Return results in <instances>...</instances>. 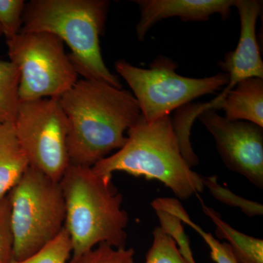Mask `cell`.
<instances>
[{
  "label": "cell",
  "instance_id": "cell-11",
  "mask_svg": "<svg viewBox=\"0 0 263 263\" xmlns=\"http://www.w3.org/2000/svg\"><path fill=\"white\" fill-rule=\"evenodd\" d=\"M141 18L136 26L138 41H143L155 24L178 17L183 22H207L212 15L229 18L235 0H136Z\"/></svg>",
  "mask_w": 263,
  "mask_h": 263
},
{
  "label": "cell",
  "instance_id": "cell-9",
  "mask_svg": "<svg viewBox=\"0 0 263 263\" xmlns=\"http://www.w3.org/2000/svg\"><path fill=\"white\" fill-rule=\"evenodd\" d=\"M212 134L226 167L263 188V127L230 120L209 109L197 117Z\"/></svg>",
  "mask_w": 263,
  "mask_h": 263
},
{
  "label": "cell",
  "instance_id": "cell-13",
  "mask_svg": "<svg viewBox=\"0 0 263 263\" xmlns=\"http://www.w3.org/2000/svg\"><path fill=\"white\" fill-rule=\"evenodd\" d=\"M29 167L14 123L0 124V200L8 195Z\"/></svg>",
  "mask_w": 263,
  "mask_h": 263
},
{
  "label": "cell",
  "instance_id": "cell-23",
  "mask_svg": "<svg viewBox=\"0 0 263 263\" xmlns=\"http://www.w3.org/2000/svg\"><path fill=\"white\" fill-rule=\"evenodd\" d=\"M13 237L8 195L0 200V263L13 261Z\"/></svg>",
  "mask_w": 263,
  "mask_h": 263
},
{
  "label": "cell",
  "instance_id": "cell-14",
  "mask_svg": "<svg viewBox=\"0 0 263 263\" xmlns=\"http://www.w3.org/2000/svg\"><path fill=\"white\" fill-rule=\"evenodd\" d=\"M202 210L215 224L218 239L226 240L238 263H263V240L246 235L232 228L220 214L208 206L199 196Z\"/></svg>",
  "mask_w": 263,
  "mask_h": 263
},
{
  "label": "cell",
  "instance_id": "cell-1",
  "mask_svg": "<svg viewBox=\"0 0 263 263\" xmlns=\"http://www.w3.org/2000/svg\"><path fill=\"white\" fill-rule=\"evenodd\" d=\"M68 121L70 164L93 167L127 141L124 136L141 117L129 91L82 79L60 98Z\"/></svg>",
  "mask_w": 263,
  "mask_h": 263
},
{
  "label": "cell",
  "instance_id": "cell-8",
  "mask_svg": "<svg viewBox=\"0 0 263 263\" xmlns=\"http://www.w3.org/2000/svg\"><path fill=\"white\" fill-rule=\"evenodd\" d=\"M14 127L29 166L60 182L70 164L68 121L60 98L20 102Z\"/></svg>",
  "mask_w": 263,
  "mask_h": 263
},
{
  "label": "cell",
  "instance_id": "cell-10",
  "mask_svg": "<svg viewBox=\"0 0 263 263\" xmlns=\"http://www.w3.org/2000/svg\"><path fill=\"white\" fill-rule=\"evenodd\" d=\"M240 21V34L238 46L228 52L218 63L229 82L219 96L224 97L235 85L250 78L263 79V62L257 36L256 24L262 10V2L258 0H235Z\"/></svg>",
  "mask_w": 263,
  "mask_h": 263
},
{
  "label": "cell",
  "instance_id": "cell-22",
  "mask_svg": "<svg viewBox=\"0 0 263 263\" xmlns=\"http://www.w3.org/2000/svg\"><path fill=\"white\" fill-rule=\"evenodd\" d=\"M25 6L24 0H0V28L6 41L20 33Z\"/></svg>",
  "mask_w": 263,
  "mask_h": 263
},
{
  "label": "cell",
  "instance_id": "cell-18",
  "mask_svg": "<svg viewBox=\"0 0 263 263\" xmlns=\"http://www.w3.org/2000/svg\"><path fill=\"white\" fill-rule=\"evenodd\" d=\"M202 182H203L204 187H206L212 194V196L221 203L239 209L249 217L262 215V204L258 202L247 200L239 195H235L228 188L221 186L218 181L217 176L202 177Z\"/></svg>",
  "mask_w": 263,
  "mask_h": 263
},
{
  "label": "cell",
  "instance_id": "cell-16",
  "mask_svg": "<svg viewBox=\"0 0 263 263\" xmlns=\"http://www.w3.org/2000/svg\"><path fill=\"white\" fill-rule=\"evenodd\" d=\"M160 221L161 229L176 242L181 254L189 263H197L193 257L190 242L181 219L170 208L165 197H158L152 202Z\"/></svg>",
  "mask_w": 263,
  "mask_h": 263
},
{
  "label": "cell",
  "instance_id": "cell-15",
  "mask_svg": "<svg viewBox=\"0 0 263 263\" xmlns=\"http://www.w3.org/2000/svg\"><path fill=\"white\" fill-rule=\"evenodd\" d=\"M20 73L10 61L0 60V124L14 123L18 113Z\"/></svg>",
  "mask_w": 263,
  "mask_h": 263
},
{
  "label": "cell",
  "instance_id": "cell-21",
  "mask_svg": "<svg viewBox=\"0 0 263 263\" xmlns=\"http://www.w3.org/2000/svg\"><path fill=\"white\" fill-rule=\"evenodd\" d=\"M67 263H136L133 248L117 249L107 243H100Z\"/></svg>",
  "mask_w": 263,
  "mask_h": 263
},
{
  "label": "cell",
  "instance_id": "cell-7",
  "mask_svg": "<svg viewBox=\"0 0 263 263\" xmlns=\"http://www.w3.org/2000/svg\"><path fill=\"white\" fill-rule=\"evenodd\" d=\"M10 61L20 73L21 102L60 98L75 85L79 74L63 41L48 32H20L7 41Z\"/></svg>",
  "mask_w": 263,
  "mask_h": 263
},
{
  "label": "cell",
  "instance_id": "cell-24",
  "mask_svg": "<svg viewBox=\"0 0 263 263\" xmlns=\"http://www.w3.org/2000/svg\"><path fill=\"white\" fill-rule=\"evenodd\" d=\"M3 34V32H2L1 28H0V35H2Z\"/></svg>",
  "mask_w": 263,
  "mask_h": 263
},
{
  "label": "cell",
  "instance_id": "cell-3",
  "mask_svg": "<svg viewBox=\"0 0 263 263\" xmlns=\"http://www.w3.org/2000/svg\"><path fill=\"white\" fill-rule=\"evenodd\" d=\"M109 6L106 0H32L26 3L20 32L54 34L70 48L68 57L79 76L122 89L100 48Z\"/></svg>",
  "mask_w": 263,
  "mask_h": 263
},
{
  "label": "cell",
  "instance_id": "cell-2",
  "mask_svg": "<svg viewBox=\"0 0 263 263\" xmlns=\"http://www.w3.org/2000/svg\"><path fill=\"white\" fill-rule=\"evenodd\" d=\"M112 177L96 174L91 167L70 164L60 180L72 257L103 243L125 248L129 216Z\"/></svg>",
  "mask_w": 263,
  "mask_h": 263
},
{
  "label": "cell",
  "instance_id": "cell-12",
  "mask_svg": "<svg viewBox=\"0 0 263 263\" xmlns=\"http://www.w3.org/2000/svg\"><path fill=\"white\" fill-rule=\"evenodd\" d=\"M205 108L224 110L226 119L245 121L263 127V79L240 81L219 100L205 103Z\"/></svg>",
  "mask_w": 263,
  "mask_h": 263
},
{
  "label": "cell",
  "instance_id": "cell-4",
  "mask_svg": "<svg viewBox=\"0 0 263 263\" xmlns=\"http://www.w3.org/2000/svg\"><path fill=\"white\" fill-rule=\"evenodd\" d=\"M127 133V141L122 148L91 167L95 174L113 176L122 171L157 180L181 200L203 192L202 176L183 158L170 116L151 123L141 116Z\"/></svg>",
  "mask_w": 263,
  "mask_h": 263
},
{
  "label": "cell",
  "instance_id": "cell-19",
  "mask_svg": "<svg viewBox=\"0 0 263 263\" xmlns=\"http://www.w3.org/2000/svg\"><path fill=\"white\" fill-rule=\"evenodd\" d=\"M72 247L68 232L63 228L51 242L30 257L11 263H67L72 256Z\"/></svg>",
  "mask_w": 263,
  "mask_h": 263
},
{
  "label": "cell",
  "instance_id": "cell-5",
  "mask_svg": "<svg viewBox=\"0 0 263 263\" xmlns=\"http://www.w3.org/2000/svg\"><path fill=\"white\" fill-rule=\"evenodd\" d=\"M13 261L30 257L61 233L66 208L60 182L29 167L8 194Z\"/></svg>",
  "mask_w": 263,
  "mask_h": 263
},
{
  "label": "cell",
  "instance_id": "cell-20",
  "mask_svg": "<svg viewBox=\"0 0 263 263\" xmlns=\"http://www.w3.org/2000/svg\"><path fill=\"white\" fill-rule=\"evenodd\" d=\"M153 242L147 252L145 263H189L169 235L160 226L154 230Z\"/></svg>",
  "mask_w": 263,
  "mask_h": 263
},
{
  "label": "cell",
  "instance_id": "cell-17",
  "mask_svg": "<svg viewBox=\"0 0 263 263\" xmlns=\"http://www.w3.org/2000/svg\"><path fill=\"white\" fill-rule=\"evenodd\" d=\"M167 204L171 209L177 214L182 222L193 228L202 237V239L205 240V243L210 249L211 257L214 262L216 263H238L235 259L228 243L226 242L220 243L211 233L204 231L198 224L194 222L190 219L188 213L186 212L179 200L169 197L167 199Z\"/></svg>",
  "mask_w": 263,
  "mask_h": 263
},
{
  "label": "cell",
  "instance_id": "cell-6",
  "mask_svg": "<svg viewBox=\"0 0 263 263\" xmlns=\"http://www.w3.org/2000/svg\"><path fill=\"white\" fill-rule=\"evenodd\" d=\"M177 67L171 59L164 56L157 57L148 69L125 60L116 62V70L130 87L147 123L170 116L173 110L203 95L213 94L229 82V76L224 72L194 79L178 74Z\"/></svg>",
  "mask_w": 263,
  "mask_h": 263
}]
</instances>
